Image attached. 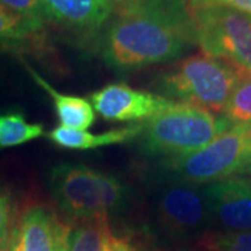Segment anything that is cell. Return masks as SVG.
Returning <instances> with one entry per match:
<instances>
[{
	"label": "cell",
	"mask_w": 251,
	"mask_h": 251,
	"mask_svg": "<svg viewBox=\"0 0 251 251\" xmlns=\"http://www.w3.org/2000/svg\"><path fill=\"white\" fill-rule=\"evenodd\" d=\"M102 42L109 67L134 70L179 59L196 44L186 0H122Z\"/></svg>",
	"instance_id": "cell-1"
},
{
	"label": "cell",
	"mask_w": 251,
	"mask_h": 251,
	"mask_svg": "<svg viewBox=\"0 0 251 251\" xmlns=\"http://www.w3.org/2000/svg\"><path fill=\"white\" fill-rule=\"evenodd\" d=\"M230 126L224 116L184 102H175L141 123L140 150L148 156L175 159L196 152Z\"/></svg>",
	"instance_id": "cell-2"
},
{
	"label": "cell",
	"mask_w": 251,
	"mask_h": 251,
	"mask_svg": "<svg viewBox=\"0 0 251 251\" xmlns=\"http://www.w3.org/2000/svg\"><path fill=\"white\" fill-rule=\"evenodd\" d=\"M240 74L230 64L209 54L180 59L155 80L162 97L206 109L222 116Z\"/></svg>",
	"instance_id": "cell-3"
},
{
	"label": "cell",
	"mask_w": 251,
	"mask_h": 251,
	"mask_svg": "<svg viewBox=\"0 0 251 251\" xmlns=\"http://www.w3.org/2000/svg\"><path fill=\"white\" fill-rule=\"evenodd\" d=\"M49 187L64 215L74 221L109 216L125 205L127 188L106 172L60 163L49 173Z\"/></svg>",
	"instance_id": "cell-4"
},
{
	"label": "cell",
	"mask_w": 251,
	"mask_h": 251,
	"mask_svg": "<svg viewBox=\"0 0 251 251\" xmlns=\"http://www.w3.org/2000/svg\"><path fill=\"white\" fill-rule=\"evenodd\" d=\"M163 166L176 180L194 186L246 173L251 166V128L229 127L204 148L168 159Z\"/></svg>",
	"instance_id": "cell-5"
},
{
	"label": "cell",
	"mask_w": 251,
	"mask_h": 251,
	"mask_svg": "<svg viewBox=\"0 0 251 251\" xmlns=\"http://www.w3.org/2000/svg\"><path fill=\"white\" fill-rule=\"evenodd\" d=\"M190 13L202 53L251 74V16L225 6L194 7Z\"/></svg>",
	"instance_id": "cell-6"
},
{
	"label": "cell",
	"mask_w": 251,
	"mask_h": 251,
	"mask_svg": "<svg viewBox=\"0 0 251 251\" xmlns=\"http://www.w3.org/2000/svg\"><path fill=\"white\" fill-rule=\"evenodd\" d=\"M155 212L162 230L173 239L201 237L212 222L204 190L179 180L158 191Z\"/></svg>",
	"instance_id": "cell-7"
},
{
	"label": "cell",
	"mask_w": 251,
	"mask_h": 251,
	"mask_svg": "<svg viewBox=\"0 0 251 251\" xmlns=\"http://www.w3.org/2000/svg\"><path fill=\"white\" fill-rule=\"evenodd\" d=\"M70 232L50 206L31 204L16 219L9 251H69Z\"/></svg>",
	"instance_id": "cell-8"
},
{
	"label": "cell",
	"mask_w": 251,
	"mask_h": 251,
	"mask_svg": "<svg viewBox=\"0 0 251 251\" xmlns=\"http://www.w3.org/2000/svg\"><path fill=\"white\" fill-rule=\"evenodd\" d=\"M90 102L94 110L109 122H145L166 108L171 99L134 90L123 82H113L92 92Z\"/></svg>",
	"instance_id": "cell-9"
},
{
	"label": "cell",
	"mask_w": 251,
	"mask_h": 251,
	"mask_svg": "<svg viewBox=\"0 0 251 251\" xmlns=\"http://www.w3.org/2000/svg\"><path fill=\"white\" fill-rule=\"evenodd\" d=\"M212 221L229 232H251V180L229 177L204 188Z\"/></svg>",
	"instance_id": "cell-10"
},
{
	"label": "cell",
	"mask_w": 251,
	"mask_h": 251,
	"mask_svg": "<svg viewBox=\"0 0 251 251\" xmlns=\"http://www.w3.org/2000/svg\"><path fill=\"white\" fill-rule=\"evenodd\" d=\"M49 23L80 34H94L112 20L115 0H39Z\"/></svg>",
	"instance_id": "cell-11"
},
{
	"label": "cell",
	"mask_w": 251,
	"mask_h": 251,
	"mask_svg": "<svg viewBox=\"0 0 251 251\" xmlns=\"http://www.w3.org/2000/svg\"><path fill=\"white\" fill-rule=\"evenodd\" d=\"M140 133H141V125L138 123L128 126V127L109 130L100 134H92L87 130H72V128L59 126V127L52 128L46 134V137L50 143L64 150L85 151V150H94V148L113 145V144L127 143L137 138Z\"/></svg>",
	"instance_id": "cell-12"
},
{
	"label": "cell",
	"mask_w": 251,
	"mask_h": 251,
	"mask_svg": "<svg viewBox=\"0 0 251 251\" xmlns=\"http://www.w3.org/2000/svg\"><path fill=\"white\" fill-rule=\"evenodd\" d=\"M25 67L36 84L41 85L48 92L49 97H52L56 116L59 119V123L62 125V127L72 128V130H87L94 125L95 110L88 99L59 92L57 90H54L49 82H46L45 78L41 77L31 66L25 64Z\"/></svg>",
	"instance_id": "cell-13"
},
{
	"label": "cell",
	"mask_w": 251,
	"mask_h": 251,
	"mask_svg": "<svg viewBox=\"0 0 251 251\" xmlns=\"http://www.w3.org/2000/svg\"><path fill=\"white\" fill-rule=\"evenodd\" d=\"M45 28L0 4V50L31 52L42 45Z\"/></svg>",
	"instance_id": "cell-14"
},
{
	"label": "cell",
	"mask_w": 251,
	"mask_h": 251,
	"mask_svg": "<svg viewBox=\"0 0 251 251\" xmlns=\"http://www.w3.org/2000/svg\"><path fill=\"white\" fill-rule=\"evenodd\" d=\"M44 126L29 123L20 112L0 113V150L13 148L42 137Z\"/></svg>",
	"instance_id": "cell-15"
},
{
	"label": "cell",
	"mask_w": 251,
	"mask_h": 251,
	"mask_svg": "<svg viewBox=\"0 0 251 251\" xmlns=\"http://www.w3.org/2000/svg\"><path fill=\"white\" fill-rule=\"evenodd\" d=\"M110 232L109 216L78 221L70 232L69 251H103L106 237Z\"/></svg>",
	"instance_id": "cell-16"
},
{
	"label": "cell",
	"mask_w": 251,
	"mask_h": 251,
	"mask_svg": "<svg viewBox=\"0 0 251 251\" xmlns=\"http://www.w3.org/2000/svg\"><path fill=\"white\" fill-rule=\"evenodd\" d=\"M222 116L230 127L251 128V74H240Z\"/></svg>",
	"instance_id": "cell-17"
},
{
	"label": "cell",
	"mask_w": 251,
	"mask_h": 251,
	"mask_svg": "<svg viewBox=\"0 0 251 251\" xmlns=\"http://www.w3.org/2000/svg\"><path fill=\"white\" fill-rule=\"evenodd\" d=\"M198 247L208 251H251V232H205Z\"/></svg>",
	"instance_id": "cell-18"
},
{
	"label": "cell",
	"mask_w": 251,
	"mask_h": 251,
	"mask_svg": "<svg viewBox=\"0 0 251 251\" xmlns=\"http://www.w3.org/2000/svg\"><path fill=\"white\" fill-rule=\"evenodd\" d=\"M16 219V202L13 194L6 186L0 184V251L9 247Z\"/></svg>",
	"instance_id": "cell-19"
},
{
	"label": "cell",
	"mask_w": 251,
	"mask_h": 251,
	"mask_svg": "<svg viewBox=\"0 0 251 251\" xmlns=\"http://www.w3.org/2000/svg\"><path fill=\"white\" fill-rule=\"evenodd\" d=\"M0 4L41 27L45 28L49 23V18L39 0H0Z\"/></svg>",
	"instance_id": "cell-20"
},
{
	"label": "cell",
	"mask_w": 251,
	"mask_h": 251,
	"mask_svg": "<svg viewBox=\"0 0 251 251\" xmlns=\"http://www.w3.org/2000/svg\"><path fill=\"white\" fill-rule=\"evenodd\" d=\"M188 9L204 6H225L251 16V0H186Z\"/></svg>",
	"instance_id": "cell-21"
},
{
	"label": "cell",
	"mask_w": 251,
	"mask_h": 251,
	"mask_svg": "<svg viewBox=\"0 0 251 251\" xmlns=\"http://www.w3.org/2000/svg\"><path fill=\"white\" fill-rule=\"evenodd\" d=\"M103 251H133V250H131V246L128 244L127 240H125V239H120V237H116L115 234L110 232L108 237H106V242H105V246H103Z\"/></svg>",
	"instance_id": "cell-22"
},
{
	"label": "cell",
	"mask_w": 251,
	"mask_h": 251,
	"mask_svg": "<svg viewBox=\"0 0 251 251\" xmlns=\"http://www.w3.org/2000/svg\"><path fill=\"white\" fill-rule=\"evenodd\" d=\"M145 251H166V250H163V249H150V250H145Z\"/></svg>",
	"instance_id": "cell-23"
},
{
	"label": "cell",
	"mask_w": 251,
	"mask_h": 251,
	"mask_svg": "<svg viewBox=\"0 0 251 251\" xmlns=\"http://www.w3.org/2000/svg\"><path fill=\"white\" fill-rule=\"evenodd\" d=\"M246 173H251V166L247 169V171H246Z\"/></svg>",
	"instance_id": "cell-24"
},
{
	"label": "cell",
	"mask_w": 251,
	"mask_h": 251,
	"mask_svg": "<svg viewBox=\"0 0 251 251\" xmlns=\"http://www.w3.org/2000/svg\"><path fill=\"white\" fill-rule=\"evenodd\" d=\"M197 251H208V250H204V249H200V247H198Z\"/></svg>",
	"instance_id": "cell-25"
}]
</instances>
